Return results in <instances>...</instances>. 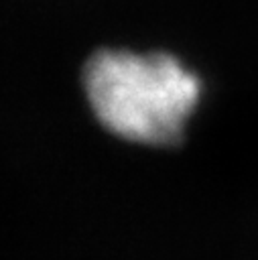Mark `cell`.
<instances>
[{
	"mask_svg": "<svg viewBox=\"0 0 258 260\" xmlns=\"http://www.w3.org/2000/svg\"><path fill=\"white\" fill-rule=\"evenodd\" d=\"M83 87L102 126L146 146L181 142L201 100V79L163 51H98L83 67Z\"/></svg>",
	"mask_w": 258,
	"mask_h": 260,
	"instance_id": "obj_1",
	"label": "cell"
}]
</instances>
